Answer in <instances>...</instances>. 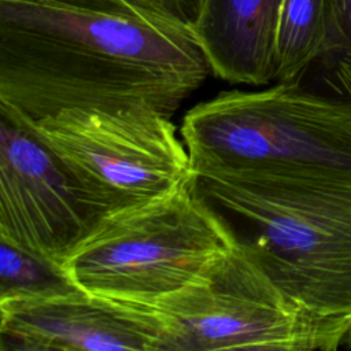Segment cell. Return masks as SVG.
I'll use <instances>...</instances> for the list:
<instances>
[{
	"instance_id": "6da1fadb",
	"label": "cell",
	"mask_w": 351,
	"mask_h": 351,
	"mask_svg": "<svg viewBox=\"0 0 351 351\" xmlns=\"http://www.w3.org/2000/svg\"><path fill=\"white\" fill-rule=\"evenodd\" d=\"M202 0H0V117L136 107L169 118L210 73Z\"/></svg>"
},
{
	"instance_id": "7a4b0ae2",
	"label": "cell",
	"mask_w": 351,
	"mask_h": 351,
	"mask_svg": "<svg viewBox=\"0 0 351 351\" xmlns=\"http://www.w3.org/2000/svg\"><path fill=\"white\" fill-rule=\"evenodd\" d=\"M193 182L295 303L351 324V176L237 170Z\"/></svg>"
},
{
	"instance_id": "3957f363",
	"label": "cell",
	"mask_w": 351,
	"mask_h": 351,
	"mask_svg": "<svg viewBox=\"0 0 351 351\" xmlns=\"http://www.w3.org/2000/svg\"><path fill=\"white\" fill-rule=\"evenodd\" d=\"M234 243L192 177L165 196L101 217L59 270L85 291L149 304L195 282Z\"/></svg>"
},
{
	"instance_id": "277c9868",
	"label": "cell",
	"mask_w": 351,
	"mask_h": 351,
	"mask_svg": "<svg viewBox=\"0 0 351 351\" xmlns=\"http://www.w3.org/2000/svg\"><path fill=\"white\" fill-rule=\"evenodd\" d=\"M180 134L193 173L351 176V110L295 81L221 92L184 115Z\"/></svg>"
},
{
	"instance_id": "5b68a950",
	"label": "cell",
	"mask_w": 351,
	"mask_h": 351,
	"mask_svg": "<svg viewBox=\"0 0 351 351\" xmlns=\"http://www.w3.org/2000/svg\"><path fill=\"white\" fill-rule=\"evenodd\" d=\"M149 306L169 328L170 351H332L351 344V324L300 307L239 241L195 282Z\"/></svg>"
},
{
	"instance_id": "8992f818",
	"label": "cell",
	"mask_w": 351,
	"mask_h": 351,
	"mask_svg": "<svg viewBox=\"0 0 351 351\" xmlns=\"http://www.w3.org/2000/svg\"><path fill=\"white\" fill-rule=\"evenodd\" d=\"M22 126L62 163L95 223L165 196L193 177L171 118L151 108L70 110Z\"/></svg>"
},
{
	"instance_id": "52a82bcc",
	"label": "cell",
	"mask_w": 351,
	"mask_h": 351,
	"mask_svg": "<svg viewBox=\"0 0 351 351\" xmlns=\"http://www.w3.org/2000/svg\"><path fill=\"white\" fill-rule=\"evenodd\" d=\"M158 310L63 282L0 298L1 351H170Z\"/></svg>"
},
{
	"instance_id": "ba28073f",
	"label": "cell",
	"mask_w": 351,
	"mask_h": 351,
	"mask_svg": "<svg viewBox=\"0 0 351 351\" xmlns=\"http://www.w3.org/2000/svg\"><path fill=\"white\" fill-rule=\"evenodd\" d=\"M93 225L58 158L27 128L0 117V240L59 270Z\"/></svg>"
},
{
	"instance_id": "9c48e42d",
	"label": "cell",
	"mask_w": 351,
	"mask_h": 351,
	"mask_svg": "<svg viewBox=\"0 0 351 351\" xmlns=\"http://www.w3.org/2000/svg\"><path fill=\"white\" fill-rule=\"evenodd\" d=\"M284 0H202L195 34L210 73L230 84L276 81Z\"/></svg>"
},
{
	"instance_id": "30bf717a",
	"label": "cell",
	"mask_w": 351,
	"mask_h": 351,
	"mask_svg": "<svg viewBox=\"0 0 351 351\" xmlns=\"http://www.w3.org/2000/svg\"><path fill=\"white\" fill-rule=\"evenodd\" d=\"M295 82L351 110V0H326L321 51Z\"/></svg>"
},
{
	"instance_id": "8fae6325",
	"label": "cell",
	"mask_w": 351,
	"mask_h": 351,
	"mask_svg": "<svg viewBox=\"0 0 351 351\" xmlns=\"http://www.w3.org/2000/svg\"><path fill=\"white\" fill-rule=\"evenodd\" d=\"M326 0H284L277 32L276 82L296 81L325 38Z\"/></svg>"
},
{
	"instance_id": "7c38bea8",
	"label": "cell",
	"mask_w": 351,
	"mask_h": 351,
	"mask_svg": "<svg viewBox=\"0 0 351 351\" xmlns=\"http://www.w3.org/2000/svg\"><path fill=\"white\" fill-rule=\"evenodd\" d=\"M67 282L62 273L0 240V298L43 291Z\"/></svg>"
}]
</instances>
